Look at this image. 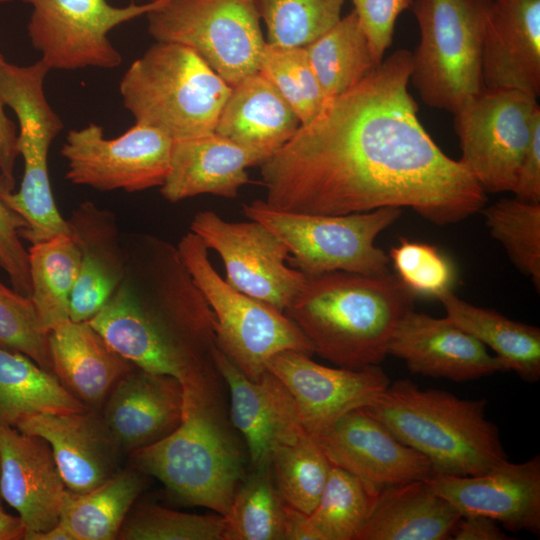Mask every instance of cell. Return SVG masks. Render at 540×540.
Wrapping results in <instances>:
<instances>
[{"instance_id": "obj_1", "label": "cell", "mask_w": 540, "mask_h": 540, "mask_svg": "<svg viewBox=\"0 0 540 540\" xmlns=\"http://www.w3.org/2000/svg\"><path fill=\"white\" fill-rule=\"evenodd\" d=\"M411 72L412 53L399 49L327 100L259 165L265 202L281 211L321 215L410 207L437 225L480 212L486 192L419 121L408 89Z\"/></svg>"}, {"instance_id": "obj_2", "label": "cell", "mask_w": 540, "mask_h": 540, "mask_svg": "<svg viewBox=\"0 0 540 540\" xmlns=\"http://www.w3.org/2000/svg\"><path fill=\"white\" fill-rule=\"evenodd\" d=\"M415 294L391 273L336 271L306 276L284 313L298 326L314 353L338 367L379 365L390 338L411 309Z\"/></svg>"}, {"instance_id": "obj_3", "label": "cell", "mask_w": 540, "mask_h": 540, "mask_svg": "<svg viewBox=\"0 0 540 540\" xmlns=\"http://www.w3.org/2000/svg\"><path fill=\"white\" fill-rule=\"evenodd\" d=\"M216 368L183 384L179 425L132 451L138 469L160 480L183 502L225 516L244 479V457L218 393Z\"/></svg>"}, {"instance_id": "obj_4", "label": "cell", "mask_w": 540, "mask_h": 540, "mask_svg": "<svg viewBox=\"0 0 540 540\" xmlns=\"http://www.w3.org/2000/svg\"><path fill=\"white\" fill-rule=\"evenodd\" d=\"M486 399H466L411 380L390 383L363 409L425 456L435 475L471 476L508 460Z\"/></svg>"}, {"instance_id": "obj_5", "label": "cell", "mask_w": 540, "mask_h": 540, "mask_svg": "<svg viewBox=\"0 0 540 540\" xmlns=\"http://www.w3.org/2000/svg\"><path fill=\"white\" fill-rule=\"evenodd\" d=\"M230 89L194 50L158 41L129 66L119 85L135 123L172 140L213 132Z\"/></svg>"}, {"instance_id": "obj_6", "label": "cell", "mask_w": 540, "mask_h": 540, "mask_svg": "<svg viewBox=\"0 0 540 540\" xmlns=\"http://www.w3.org/2000/svg\"><path fill=\"white\" fill-rule=\"evenodd\" d=\"M492 0H413L420 30L410 82L429 107L457 112L485 90L483 40Z\"/></svg>"}, {"instance_id": "obj_7", "label": "cell", "mask_w": 540, "mask_h": 540, "mask_svg": "<svg viewBox=\"0 0 540 540\" xmlns=\"http://www.w3.org/2000/svg\"><path fill=\"white\" fill-rule=\"evenodd\" d=\"M123 282L163 334L186 356L212 363L215 318L177 246L144 233L122 235Z\"/></svg>"}, {"instance_id": "obj_8", "label": "cell", "mask_w": 540, "mask_h": 540, "mask_svg": "<svg viewBox=\"0 0 540 540\" xmlns=\"http://www.w3.org/2000/svg\"><path fill=\"white\" fill-rule=\"evenodd\" d=\"M50 70L39 59L28 66L0 63V101L10 107L19 123L17 149L24 162L17 192H1L4 203L25 221L20 237L31 245L58 235H71L60 214L48 173V151L64 124L50 106L44 80Z\"/></svg>"}, {"instance_id": "obj_9", "label": "cell", "mask_w": 540, "mask_h": 540, "mask_svg": "<svg viewBox=\"0 0 540 540\" xmlns=\"http://www.w3.org/2000/svg\"><path fill=\"white\" fill-rule=\"evenodd\" d=\"M177 249L213 311L216 346L246 377L259 380L270 359L283 351L314 353L284 312L236 290L218 274L197 235L186 233Z\"/></svg>"}, {"instance_id": "obj_10", "label": "cell", "mask_w": 540, "mask_h": 540, "mask_svg": "<svg viewBox=\"0 0 540 540\" xmlns=\"http://www.w3.org/2000/svg\"><path fill=\"white\" fill-rule=\"evenodd\" d=\"M242 209L247 219L262 223L283 241L290 254L288 265L306 276L336 271L390 273L389 256L375 241L401 216L402 208L384 207L345 215L301 214L254 200Z\"/></svg>"}, {"instance_id": "obj_11", "label": "cell", "mask_w": 540, "mask_h": 540, "mask_svg": "<svg viewBox=\"0 0 540 540\" xmlns=\"http://www.w3.org/2000/svg\"><path fill=\"white\" fill-rule=\"evenodd\" d=\"M146 16L155 41L191 48L229 86L258 71L266 40L254 0H168Z\"/></svg>"}, {"instance_id": "obj_12", "label": "cell", "mask_w": 540, "mask_h": 540, "mask_svg": "<svg viewBox=\"0 0 540 540\" xmlns=\"http://www.w3.org/2000/svg\"><path fill=\"white\" fill-rule=\"evenodd\" d=\"M540 107L519 90L485 89L454 113L459 161L487 193L512 192Z\"/></svg>"}, {"instance_id": "obj_13", "label": "cell", "mask_w": 540, "mask_h": 540, "mask_svg": "<svg viewBox=\"0 0 540 540\" xmlns=\"http://www.w3.org/2000/svg\"><path fill=\"white\" fill-rule=\"evenodd\" d=\"M32 6L27 25L32 46L49 70L113 69L122 56L109 39L117 26L147 15L168 0L125 7L108 0H21Z\"/></svg>"}, {"instance_id": "obj_14", "label": "cell", "mask_w": 540, "mask_h": 540, "mask_svg": "<svg viewBox=\"0 0 540 540\" xmlns=\"http://www.w3.org/2000/svg\"><path fill=\"white\" fill-rule=\"evenodd\" d=\"M172 144L169 136L142 124L107 139L100 125L90 123L67 133L61 155L72 184L98 191L139 192L163 185Z\"/></svg>"}, {"instance_id": "obj_15", "label": "cell", "mask_w": 540, "mask_h": 540, "mask_svg": "<svg viewBox=\"0 0 540 540\" xmlns=\"http://www.w3.org/2000/svg\"><path fill=\"white\" fill-rule=\"evenodd\" d=\"M190 229L220 256L228 284L282 312L306 282V275L288 265L283 241L258 221L231 222L205 210L195 214Z\"/></svg>"}, {"instance_id": "obj_16", "label": "cell", "mask_w": 540, "mask_h": 540, "mask_svg": "<svg viewBox=\"0 0 540 540\" xmlns=\"http://www.w3.org/2000/svg\"><path fill=\"white\" fill-rule=\"evenodd\" d=\"M298 351H283L267 370L293 397L305 430L316 434L345 413L370 405L391 383L379 365L360 369L331 368Z\"/></svg>"}, {"instance_id": "obj_17", "label": "cell", "mask_w": 540, "mask_h": 540, "mask_svg": "<svg viewBox=\"0 0 540 540\" xmlns=\"http://www.w3.org/2000/svg\"><path fill=\"white\" fill-rule=\"evenodd\" d=\"M311 436L332 465L379 489L433 474L425 456L402 443L363 408L345 413Z\"/></svg>"}, {"instance_id": "obj_18", "label": "cell", "mask_w": 540, "mask_h": 540, "mask_svg": "<svg viewBox=\"0 0 540 540\" xmlns=\"http://www.w3.org/2000/svg\"><path fill=\"white\" fill-rule=\"evenodd\" d=\"M462 516L484 515L511 532L540 534V456L508 460L471 476L435 475L425 479Z\"/></svg>"}, {"instance_id": "obj_19", "label": "cell", "mask_w": 540, "mask_h": 540, "mask_svg": "<svg viewBox=\"0 0 540 540\" xmlns=\"http://www.w3.org/2000/svg\"><path fill=\"white\" fill-rule=\"evenodd\" d=\"M212 361L228 386L230 419L245 440L252 468L270 466L278 447L295 442L307 432L293 397L269 371L257 381L246 377L217 346Z\"/></svg>"}, {"instance_id": "obj_20", "label": "cell", "mask_w": 540, "mask_h": 540, "mask_svg": "<svg viewBox=\"0 0 540 540\" xmlns=\"http://www.w3.org/2000/svg\"><path fill=\"white\" fill-rule=\"evenodd\" d=\"M387 354L401 359L413 374L455 382L504 371L487 347L449 318H436L413 309L397 324Z\"/></svg>"}, {"instance_id": "obj_21", "label": "cell", "mask_w": 540, "mask_h": 540, "mask_svg": "<svg viewBox=\"0 0 540 540\" xmlns=\"http://www.w3.org/2000/svg\"><path fill=\"white\" fill-rule=\"evenodd\" d=\"M0 492L13 507L26 533L58 524L69 492L49 443L15 427H0Z\"/></svg>"}, {"instance_id": "obj_22", "label": "cell", "mask_w": 540, "mask_h": 540, "mask_svg": "<svg viewBox=\"0 0 540 540\" xmlns=\"http://www.w3.org/2000/svg\"><path fill=\"white\" fill-rule=\"evenodd\" d=\"M15 428L49 443L62 479L73 493L88 492L117 473L120 446L103 418L87 409L34 413Z\"/></svg>"}, {"instance_id": "obj_23", "label": "cell", "mask_w": 540, "mask_h": 540, "mask_svg": "<svg viewBox=\"0 0 540 540\" xmlns=\"http://www.w3.org/2000/svg\"><path fill=\"white\" fill-rule=\"evenodd\" d=\"M485 89L540 95V0H492L482 60Z\"/></svg>"}, {"instance_id": "obj_24", "label": "cell", "mask_w": 540, "mask_h": 540, "mask_svg": "<svg viewBox=\"0 0 540 540\" xmlns=\"http://www.w3.org/2000/svg\"><path fill=\"white\" fill-rule=\"evenodd\" d=\"M103 421L120 448L134 451L150 445L180 423L183 386L176 378L131 369L107 395Z\"/></svg>"}, {"instance_id": "obj_25", "label": "cell", "mask_w": 540, "mask_h": 540, "mask_svg": "<svg viewBox=\"0 0 540 540\" xmlns=\"http://www.w3.org/2000/svg\"><path fill=\"white\" fill-rule=\"evenodd\" d=\"M267 158L214 131L173 140L170 170L160 193L172 203L202 194L234 199L250 182L247 169Z\"/></svg>"}, {"instance_id": "obj_26", "label": "cell", "mask_w": 540, "mask_h": 540, "mask_svg": "<svg viewBox=\"0 0 540 540\" xmlns=\"http://www.w3.org/2000/svg\"><path fill=\"white\" fill-rule=\"evenodd\" d=\"M81 253L69 318L89 321L108 302L124 279L126 259L116 216L94 202L80 203L67 219Z\"/></svg>"}, {"instance_id": "obj_27", "label": "cell", "mask_w": 540, "mask_h": 540, "mask_svg": "<svg viewBox=\"0 0 540 540\" xmlns=\"http://www.w3.org/2000/svg\"><path fill=\"white\" fill-rule=\"evenodd\" d=\"M110 347L144 371L169 375L185 384L213 363H198L180 351L137 303L122 281L89 321Z\"/></svg>"}, {"instance_id": "obj_28", "label": "cell", "mask_w": 540, "mask_h": 540, "mask_svg": "<svg viewBox=\"0 0 540 540\" xmlns=\"http://www.w3.org/2000/svg\"><path fill=\"white\" fill-rule=\"evenodd\" d=\"M52 373L83 404L98 405L132 364L88 321L67 319L48 333Z\"/></svg>"}, {"instance_id": "obj_29", "label": "cell", "mask_w": 540, "mask_h": 540, "mask_svg": "<svg viewBox=\"0 0 540 540\" xmlns=\"http://www.w3.org/2000/svg\"><path fill=\"white\" fill-rule=\"evenodd\" d=\"M299 126L300 121L289 104L257 71L231 86L214 132L269 157Z\"/></svg>"}, {"instance_id": "obj_30", "label": "cell", "mask_w": 540, "mask_h": 540, "mask_svg": "<svg viewBox=\"0 0 540 540\" xmlns=\"http://www.w3.org/2000/svg\"><path fill=\"white\" fill-rule=\"evenodd\" d=\"M460 512L425 479L380 490L356 540H450Z\"/></svg>"}, {"instance_id": "obj_31", "label": "cell", "mask_w": 540, "mask_h": 540, "mask_svg": "<svg viewBox=\"0 0 540 540\" xmlns=\"http://www.w3.org/2000/svg\"><path fill=\"white\" fill-rule=\"evenodd\" d=\"M446 317L489 347L503 365L522 380L535 383L540 379V329L512 320L503 314L472 305L452 290L437 297Z\"/></svg>"}, {"instance_id": "obj_32", "label": "cell", "mask_w": 540, "mask_h": 540, "mask_svg": "<svg viewBox=\"0 0 540 540\" xmlns=\"http://www.w3.org/2000/svg\"><path fill=\"white\" fill-rule=\"evenodd\" d=\"M86 405L27 356L0 348V427L39 412L82 411Z\"/></svg>"}, {"instance_id": "obj_33", "label": "cell", "mask_w": 540, "mask_h": 540, "mask_svg": "<svg viewBox=\"0 0 540 540\" xmlns=\"http://www.w3.org/2000/svg\"><path fill=\"white\" fill-rule=\"evenodd\" d=\"M305 49L326 101L358 84L378 65L354 10Z\"/></svg>"}, {"instance_id": "obj_34", "label": "cell", "mask_w": 540, "mask_h": 540, "mask_svg": "<svg viewBox=\"0 0 540 540\" xmlns=\"http://www.w3.org/2000/svg\"><path fill=\"white\" fill-rule=\"evenodd\" d=\"M30 298L40 324L49 333L70 319V299L80 268L81 253L71 235H58L28 249Z\"/></svg>"}, {"instance_id": "obj_35", "label": "cell", "mask_w": 540, "mask_h": 540, "mask_svg": "<svg viewBox=\"0 0 540 540\" xmlns=\"http://www.w3.org/2000/svg\"><path fill=\"white\" fill-rule=\"evenodd\" d=\"M142 488L140 475L125 471L117 472L88 492L77 494L69 490L59 523L73 540L115 539Z\"/></svg>"}, {"instance_id": "obj_36", "label": "cell", "mask_w": 540, "mask_h": 540, "mask_svg": "<svg viewBox=\"0 0 540 540\" xmlns=\"http://www.w3.org/2000/svg\"><path fill=\"white\" fill-rule=\"evenodd\" d=\"M381 489L331 464L317 505L307 515L316 540H356Z\"/></svg>"}, {"instance_id": "obj_37", "label": "cell", "mask_w": 540, "mask_h": 540, "mask_svg": "<svg viewBox=\"0 0 540 540\" xmlns=\"http://www.w3.org/2000/svg\"><path fill=\"white\" fill-rule=\"evenodd\" d=\"M224 518L223 540H285V502L270 466L244 477Z\"/></svg>"}, {"instance_id": "obj_38", "label": "cell", "mask_w": 540, "mask_h": 540, "mask_svg": "<svg viewBox=\"0 0 540 540\" xmlns=\"http://www.w3.org/2000/svg\"><path fill=\"white\" fill-rule=\"evenodd\" d=\"M330 467L308 432L295 442L278 447L270 460L272 476L284 502L307 515L318 503Z\"/></svg>"}, {"instance_id": "obj_39", "label": "cell", "mask_w": 540, "mask_h": 540, "mask_svg": "<svg viewBox=\"0 0 540 540\" xmlns=\"http://www.w3.org/2000/svg\"><path fill=\"white\" fill-rule=\"evenodd\" d=\"M490 234L512 263L540 288V203L503 198L481 210Z\"/></svg>"}, {"instance_id": "obj_40", "label": "cell", "mask_w": 540, "mask_h": 540, "mask_svg": "<svg viewBox=\"0 0 540 540\" xmlns=\"http://www.w3.org/2000/svg\"><path fill=\"white\" fill-rule=\"evenodd\" d=\"M267 43L305 47L341 19L345 0H254Z\"/></svg>"}, {"instance_id": "obj_41", "label": "cell", "mask_w": 540, "mask_h": 540, "mask_svg": "<svg viewBox=\"0 0 540 540\" xmlns=\"http://www.w3.org/2000/svg\"><path fill=\"white\" fill-rule=\"evenodd\" d=\"M258 71L277 89L297 115L300 125L310 122L326 100L305 47L265 43Z\"/></svg>"}, {"instance_id": "obj_42", "label": "cell", "mask_w": 540, "mask_h": 540, "mask_svg": "<svg viewBox=\"0 0 540 540\" xmlns=\"http://www.w3.org/2000/svg\"><path fill=\"white\" fill-rule=\"evenodd\" d=\"M220 514H190L159 505L139 506L124 521L117 538L124 540H223Z\"/></svg>"}, {"instance_id": "obj_43", "label": "cell", "mask_w": 540, "mask_h": 540, "mask_svg": "<svg viewBox=\"0 0 540 540\" xmlns=\"http://www.w3.org/2000/svg\"><path fill=\"white\" fill-rule=\"evenodd\" d=\"M0 348L19 352L52 373L48 333L42 328L30 296L0 280Z\"/></svg>"}, {"instance_id": "obj_44", "label": "cell", "mask_w": 540, "mask_h": 540, "mask_svg": "<svg viewBox=\"0 0 540 540\" xmlns=\"http://www.w3.org/2000/svg\"><path fill=\"white\" fill-rule=\"evenodd\" d=\"M388 256L396 276L415 295L437 298L451 290L453 266L436 247L401 239L398 245L390 249Z\"/></svg>"}, {"instance_id": "obj_45", "label": "cell", "mask_w": 540, "mask_h": 540, "mask_svg": "<svg viewBox=\"0 0 540 540\" xmlns=\"http://www.w3.org/2000/svg\"><path fill=\"white\" fill-rule=\"evenodd\" d=\"M26 227L21 216L0 198V267L8 274L14 290L30 296L28 250L23 246L20 237Z\"/></svg>"}, {"instance_id": "obj_46", "label": "cell", "mask_w": 540, "mask_h": 540, "mask_svg": "<svg viewBox=\"0 0 540 540\" xmlns=\"http://www.w3.org/2000/svg\"><path fill=\"white\" fill-rule=\"evenodd\" d=\"M368 37L374 60L380 64L390 47L399 15L413 0H351Z\"/></svg>"}, {"instance_id": "obj_47", "label": "cell", "mask_w": 540, "mask_h": 540, "mask_svg": "<svg viewBox=\"0 0 540 540\" xmlns=\"http://www.w3.org/2000/svg\"><path fill=\"white\" fill-rule=\"evenodd\" d=\"M512 193L519 200L540 203V116L534 122Z\"/></svg>"}, {"instance_id": "obj_48", "label": "cell", "mask_w": 540, "mask_h": 540, "mask_svg": "<svg viewBox=\"0 0 540 540\" xmlns=\"http://www.w3.org/2000/svg\"><path fill=\"white\" fill-rule=\"evenodd\" d=\"M5 60L0 53V63ZM17 128L6 115L0 101V193L12 192L15 187L14 167L17 156Z\"/></svg>"}, {"instance_id": "obj_49", "label": "cell", "mask_w": 540, "mask_h": 540, "mask_svg": "<svg viewBox=\"0 0 540 540\" xmlns=\"http://www.w3.org/2000/svg\"><path fill=\"white\" fill-rule=\"evenodd\" d=\"M454 540H507L511 539L501 530L495 520L478 514L465 515L459 520L452 535Z\"/></svg>"}, {"instance_id": "obj_50", "label": "cell", "mask_w": 540, "mask_h": 540, "mask_svg": "<svg viewBox=\"0 0 540 540\" xmlns=\"http://www.w3.org/2000/svg\"><path fill=\"white\" fill-rule=\"evenodd\" d=\"M285 540H316L307 514L285 503Z\"/></svg>"}, {"instance_id": "obj_51", "label": "cell", "mask_w": 540, "mask_h": 540, "mask_svg": "<svg viewBox=\"0 0 540 540\" xmlns=\"http://www.w3.org/2000/svg\"><path fill=\"white\" fill-rule=\"evenodd\" d=\"M25 533L20 517L10 515L0 507V540L24 539Z\"/></svg>"}, {"instance_id": "obj_52", "label": "cell", "mask_w": 540, "mask_h": 540, "mask_svg": "<svg viewBox=\"0 0 540 540\" xmlns=\"http://www.w3.org/2000/svg\"><path fill=\"white\" fill-rule=\"evenodd\" d=\"M26 540H73L68 530L59 522L53 528L43 532L27 533L24 536Z\"/></svg>"}, {"instance_id": "obj_53", "label": "cell", "mask_w": 540, "mask_h": 540, "mask_svg": "<svg viewBox=\"0 0 540 540\" xmlns=\"http://www.w3.org/2000/svg\"><path fill=\"white\" fill-rule=\"evenodd\" d=\"M0 474H1V465H0ZM2 501H3V499H2V496H1V492H0V507H3L2 506Z\"/></svg>"}, {"instance_id": "obj_54", "label": "cell", "mask_w": 540, "mask_h": 540, "mask_svg": "<svg viewBox=\"0 0 540 540\" xmlns=\"http://www.w3.org/2000/svg\"><path fill=\"white\" fill-rule=\"evenodd\" d=\"M9 1H11V0H0V5L5 4V3L9 2Z\"/></svg>"}, {"instance_id": "obj_55", "label": "cell", "mask_w": 540, "mask_h": 540, "mask_svg": "<svg viewBox=\"0 0 540 540\" xmlns=\"http://www.w3.org/2000/svg\"><path fill=\"white\" fill-rule=\"evenodd\" d=\"M132 1H141V2H149V1H153V0H132Z\"/></svg>"}]
</instances>
